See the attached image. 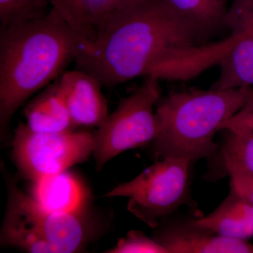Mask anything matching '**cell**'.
<instances>
[{
    "mask_svg": "<svg viewBox=\"0 0 253 253\" xmlns=\"http://www.w3.org/2000/svg\"><path fill=\"white\" fill-rule=\"evenodd\" d=\"M222 131H225V137L214 156L219 161L222 174L253 176V130L235 127Z\"/></svg>",
    "mask_w": 253,
    "mask_h": 253,
    "instance_id": "15",
    "label": "cell"
},
{
    "mask_svg": "<svg viewBox=\"0 0 253 253\" xmlns=\"http://www.w3.org/2000/svg\"><path fill=\"white\" fill-rule=\"evenodd\" d=\"M87 39L54 8L39 17L0 28V137L9 136L12 118L37 91L76 61Z\"/></svg>",
    "mask_w": 253,
    "mask_h": 253,
    "instance_id": "2",
    "label": "cell"
},
{
    "mask_svg": "<svg viewBox=\"0 0 253 253\" xmlns=\"http://www.w3.org/2000/svg\"><path fill=\"white\" fill-rule=\"evenodd\" d=\"M141 0H82V18L86 39L94 38L115 13Z\"/></svg>",
    "mask_w": 253,
    "mask_h": 253,
    "instance_id": "16",
    "label": "cell"
},
{
    "mask_svg": "<svg viewBox=\"0 0 253 253\" xmlns=\"http://www.w3.org/2000/svg\"><path fill=\"white\" fill-rule=\"evenodd\" d=\"M181 20L210 38L225 30L229 0H161Z\"/></svg>",
    "mask_w": 253,
    "mask_h": 253,
    "instance_id": "14",
    "label": "cell"
},
{
    "mask_svg": "<svg viewBox=\"0 0 253 253\" xmlns=\"http://www.w3.org/2000/svg\"><path fill=\"white\" fill-rule=\"evenodd\" d=\"M12 146L13 160L18 172L35 182L85 162L94 153V139L90 131L35 132L26 123H19Z\"/></svg>",
    "mask_w": 253,
    "mask_h": 253,
    "instance_id": "7",
    "label": "cell"
},
{
    "mask_svg": "<svg viewBox=\"0 0 253 253\" xmlns=\"http://www.w3.org/2000/svg\"><path fill=\"white\" fill-rule=\"evenodd\" d=\"M193 222L219 235L247 241L253 237V202L231 187L217 209Z\"/></svg>",
    "mask_w": 253,
    "mask_h": 253,
    "instance_id": "12",
    "label": "cell"
},
{
    "mask_svg": "<svg viewBox=\"0 0 253 253\" xmlns=\"http://www.w3.org/2000/svg\"><path fill=\"white\" fill-rule=\"evenodd\" d=\"M229 176L231 187L253 202V176L238 172L231 173Z\"/></svg>",
    "mask_w": 253,
    "mask_h": 253,
    "instance_id": "22",
    "label": "cell"
},
{
    "mask_svg": "<svg viewBox=\"0 0 253 253\" xmlns=\"http://www.w3.org/2000/svg\"><path fill=\"white\" fill-rule=\"evenodd\" d=\"M49 1L51 7L56 9L71 26L86 38L82 18V0H49Z\"/></svg>",
    "mask_w": 253,
    "mask_h": 253,
    "instance_id": "20",
    "label": "cell"
},
{
    "mask_svg": "<svg viewBox=\"0 0 253 253\" xmlns=\"http://www.w3.org/2000/svg\"><path fill=\"white\" fill-rule=\"evenodd\" d=\"M58 81L76 128L99 127L109 115L101 83L78 68L63 73Z\"/></svg>",
    "mask_w": 253,
    "mask_h": 253,
    "instance_id": "9",
    "label": "cell"
},
{
    "mask_svg": "<svg viewBox=\"0 0 253 253\" xmlns=\"http://www.w3.org/2000/svg\"><path fill=\"white\" fill-rule=\"evenodd\" d=\"M219 76L211 88H253V37L229 36L217 42Z\"/></svg>",
    "mask_w": 253,
    "mask_h": 253,
    "instance_id": "11",
    "label": "cell"
},
{
    "mask_svg": "<svg viewBox=\"0 0 253 253\" xmlns=\"http://www.w3.org/2000/svg\"><path fill=\"white\" fill-rule=\"evenodd\" d=\"M48 5L49 0H0L1 28L42 16Z\"/></svg>",
    "mask_w": 253,
    "mask_h": 253,
    "instance_id": "17",
    "label": "cell"
},
{
    "mask_svg": "<svg viewBox=\"0 0 253 253\" xmlns=\"http://www.w3.org/2000/svg\"><path fill=\"white\" fill-rule=\"evenodd\" d=\"M31 183L30 196L46 211L80 214L92 209L90 190L68 169Z\"/></svg>",
    "mask_w": 253,
    "mask_h": 253,
    "instance_id": "10",
    "label": "cell"
},
{
    "mask_svg": "<svg viewBox=\"0 0 253 253\" xmlns=\"http://www.w3.org/2000/svg\"><path fill=\"white\" fill-rule=\"evenodd\" d=\"M154 239L168 253H253V244L219 235L193 221L156 228Z\"/></svg>",
    "mask_w": 253,
    "mask_h": 253,
    "instance_id": "8",
    "label": "cell"
},
{
    "mask_svg": "<svg viewBox=\"0 0 253 253\" xmlns=\"http://www.w3.org/2000/svg\"><path fill=\"white\" fill-rule=\"evenodd\" d=\"M6 172L7 204L0 232L1 247L31 253H81L104 234V219L93 208L80 214L46 211Z\"/></svg>",
    "mask_w": 253,
    "mask_h": 253,
    "instance_id": "4",
    "label": "cell"
},
{
    "mask_svg": "<svg viewBox=\"0 0 253 253\" xmlns=\"http://www.w3.org/2000/svg\"><path fill=\"white\" fill-rule=\"evenodd\" d=\"M229 36L253 37V0H232L226 17Z\"/></svg>",
    "mask_w": 253,
    "mask_h": 253,
    "instance_id": "18",
    "label": "cell"
},
{
    "mask_svg": "<svg viewBox=\"0 0 253 253\" xmlns=\"http://www.w3.org/2000/svg\"><path fill=\"white\" fill-rule=\"evenodd\" d=\"M208 39L161 0H141L113 14L75 61L76 68L113 88L172 66Z\"/></svg>",
    "mask_w": 253,
    "mask_h": 253,
    "instance_id": "1",
    "label": "cell"
},
{
    "mask_svg": "<svg viewBox=\"0 0 253 253\" xmlns=\"http://www.w3.org/2000/svg\"><path fill=\"white\" fill-rule=\"evenodd\" d=\"M159 81L154 76H146L93 132V155L98 171L121 153L152 144L157 137L159 123L156 108L161 97Z\"/></svg>",
    "mask_w": 253,
    "mask_h": 253,
    "instance_id": "5",
    "label": "cell"
},
{
    "mask_svg": "<svg viewBox=\"0 0 253 253\" xmlns=\"http://www.w3.org/2000/svg\"><path fill=\"white\" fill-rule=\"evenodd\" d=\"M253 89H185L161 97L156 108L159 133L152 142L155 156L191 163L214 157L219 149L214 135L246 104Z\"/></svg>",
    "mask_w": 253,
    "mask_h": 253,
    "instance_id": "3",
    "label": "cell"
},
{
    "mask_svg": "<svg viewBox=\"0 0 253 253\" xmlns=\"http://www.w3.org/2000/svg\"><path fill=\"white\" fill-rule=\"evenodd\" d=\"M26 125L39 133H60L76 129L58 78L49 84L24 109Z\"/></svg>",
    "mask_w": 253,
    "mask_h": 253,
    "instance_id": "13",
    "label": "cell"
},
{
    "mask_svg": "<svg viewBox=\"0 0 253 253\" xmlns=\"http://www.w3.org/2000/svg\"><path fill=\"white\" fill-rule=\"evenodd\" d=\"M191 164L184 158H163L104 196L129 198L128 211L150 227L156 229L161 218L189 204Z\"/></svg>",
    "mask_w": 253,
    "mask_h": 253,
    "instance_id": "6",
    "label": "cell"
},
{
    "mask_svg": "<svg viewBox=\"0 0 253 253\" xmlns=\"http://www.w3.org/2000/svg\"><path fill=\"white\" fill-rule=\"evenodd\" d=\"M235 127L253 130V89L246 104L233 117L223 123L219 130Z\"/></svg>",
    "mask_w": 253,
    "mask_h": 253,
    "instance_id": "21",
    "label": "cell"
},
{
    "mask_svg": "<svg viewBox=\"0 0 253 253\" xmlns=\"http://www.w3.org/2000/svg\"><path fill=\"white\" fill-rule=\"evenodd\" d=\"M109 253H168L166 249L154 239H149L140 231L131 230L126 237L120 239Z\"/></svg>",
    "mask_w": 253,
    "mask_h": 253,
    "instance_id": "19",
    "label": "cell"
}]
</instances>
